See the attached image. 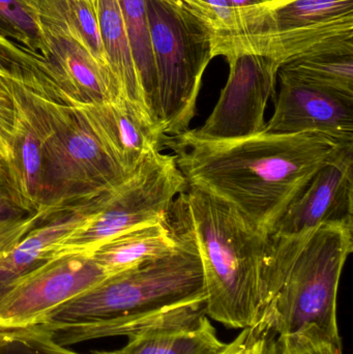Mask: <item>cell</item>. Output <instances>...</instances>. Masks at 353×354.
Masks as SVG:
<instances>
[{
    "label": "cell",
    "mask_w": 353,
    "mask_h": 354,
    "mask_svg": "<svg viewBox=\"0 0 353 354\" xmlns=\"http://www.w3.org/2000/svg\"><path fill=\"white\" fill-rule=\"evenodd\" d=\"M344 143L325 135L261 132L230 141H204L188 131L168 137L165 147L189 187L236 208L253 226L271 234L289 204Z\"/></svg>",
    "instance_id": "obj_1"
},
{
    "label": "cell",
    "mask_w": 353,
    "mask_h": 354,
    "mask_svg": "<svg viewBox=\"0 0 353 354\" xmlns=\"http://www.w3.org/2000/svg\"><path fill=\"white\" fill-rule=\"evenodd\" d=\"M157 259L115 276L66 301L39 326L75 324V342L132 337L151 328L184 324L201 313L204 279L196 249L188 241Z\"/></svg>",
    "instance_id": "obj_2"
},
{
    "label": "cell",
    "mask_w": 353,
    "mask_h": 354,
    "mask_svg": "<svg viewBox=\"0 0 353 354\" xmlns=\"http://www.w3.org/2000/svg\"><path fill=\"white\" fill-rule=\"evenodd\" d=\"M174 239L196 249L207 317L227 328L254 326L263 313V270L269 235L236 208L196 187L174 200L165 218Z\"/></svg>",
    "instance_id": "obj_3"
},
{
    "label": "cell",
    "mask_w": 353,
    "mask_h": 354,
    "mask_svg": "<svg viewBox=\"0 0 353 354\" xmlns=\"http://www.w3.org/2000/svg\"><path fill=\"white\" fill-rule=\"evenodd\" d=\"M353 251V227L325 224L302 234L269 235L263 270L267 336L310 337L342 349L340 279Z\"/></svg>",
    "instance_id": "obj_4"
},
{
    "label": "cell",
    "mask_w": 353,
    "mask_h": 354,
    "mask_svg": "<svg viewBox=\"0 0 353 354\" xmlns=\"http://www.w3.org/2000/svg\"><path fill=\"white\" fill-rule=\"evenodd\" d=\"M48 120L43 149L39 208L49 216L87 208L102 194L126 180V174L108 153L78 108L52 87L41 89Z\"/></svg>",
    "instance_id": "obj_5"
},
{
    "label": "cell",
    "mask_w": 353,
    "mask_h": 354,
    "mask_svg": "<svg viewBox=\"0 0 353 354\" xmlns=\"http://www.w3.org/2000/svg\"><path fill=\"white\" fill-rule=\"evenodd\" d=\"M164 134L190 130L203 75L213 59L211 35L202 22L160 0H146Z\"/></svg>",
    "instance_id": "obj_6"
},
{
    "label": "cell",
    "mask_w": 353,
    "mask_h": 354,
    "mask_svg": "<svg viewBox=\"0 0 353 354\" xmlns=\"http://www.w3.org/2000/svg\"><path fill=\"white\" fill-rule=\"evenodd\" d=\"M187 187L174 155L151 153L126 180L97 198L85 220L50 249L51 258L89 255L118 235L165 222L174 200Z\"/></svg>",
    "instance_id": "obj_7"
},
{
    "label": "cell",
    "mask_w": 353,
    "mask_h": 354,
    "mask_svg": "<svg viewBox=\"0 0 353 354\" xmlns=\"http://www.w3.org/2000/svg\"><path fill=\"white\" fill-rule=\"evenodd\" d=\"M86 254L57 256L12 283L0 299V328L39 326L66 301L107 279Z\"/></svg>",
    "instance_id": "obj_8"
},
{
    "label": "cell",
    "mask_w": 353,
    "mask_h": 354,
    "mask_svg": "<svg viewBox=\"0 0 353 354\" xmlns=\"http://www.w3.org/2000/svg\"><path fill=\"white\" fill-rule=\"evenodd\" d=\"M230 72L217 105L202 127L188 130L204 141H230L259 134L265 129L269 99L276 97L281 66L255 54L228 58Z\"/></svg>",
    "instance_id": "obj_9"
},
{
    "label": "cell",
    "mask_w": 353,
    "mask_h": 354,
    "mask_svg": "<svg viewBox=\"0 0 353 354\" xmlns=\"http://www.w3.org/2000/svg\"><path fill=\"white\" fill-rule=\"evenodd\" d=\"M325 224L353 227V145L323 166L274 226L273 234H302Z\"/></svg>",
    "instance_id": "obj_10"
},
{
    "label": "cell",
    "mask_w": 353,
    "mask_h": 354,
    "mask_svg": "<svg viewBox=\"0 0 353 354\" xmlns=\"http://www.w3.org/2000/svg\"><path fill=\"white\" fill-rule=\"evenodd\" d=\"M213 57L255 54L280 66L314 55H353V17L285 30L260 31L211 39Z\"/></svg>",
    "instance_id": "obj_11"
},
{
    "label": "cell",
    "mask_w": 353,
    "mask_h": 354,
    "mask_svg": "<svg viewBox=\"0 0 353 354\" xmlns=\"http://www.w3.org/2000/svg\"><path fill=\"white\" fill-rule=\"evenodd\" d=\"M39 14L52 62L66 81L68 93L66 101L105 102L126 99L113 73L93 55L62 18L52 0H39Z\"/></svg>",
    "instance_id": "obj_12"
},
{
    "label": "cell",
    "mask_w": 353,
    "mask_h": 354,
    "mask_svg": "<svg viewBox=\"0 0 353 354\" xmlns=\"http://www.w3.org/2000/svg\"><path fill=\"white\" fill-rule=\"evenodd\" d=\"M280 80L275 112L263 132L271 135L316 133L338 142L353 145V99Z\"/></svg>",
    "instance_id": "obj_13"
},
{
    "label": "cell",
    "mask_w": 353,
    "mask_h": 354,
    "mask_svg": "<svg viewBox=\"0 0 353 354\" xmlns=\"http://www.w3.org/2000/svg\"><path fill=\"white\" fill-rule=\"evenodd\" d=\"M114 161L132 174L155 151L165 147L163 130L126 99L105 102L70 101Z\"/></svg>",
    "instance_id": "obj_14"
},
{
    "label": "cell",
    "mask_w": 353,
    "mask_h": 354,
    "mask_svg": "<svg viewBox=\"0 0 353 354\" xmlns=\"http://www.w3.org/2000/svg\"><path fill=\"white\" fill-rule=\"evenodd\" d=\"M51 86L43 81L24 82L12 78L16 124L12 179L29 212L39 208L43 149L48 136V120L41 89Z\"/></svg>",
    "instance_id": "obj_15"
},
{
    "label": "cell",
    "mask_w": 353,
    "mask_h": 354,
    "mask_svg": "<svg viewBox=\"0 0 353 354\" xmlns=\"http://www.w3.org/2000/svg\"><path fill=\"white\" fill-rule=\"evenodd\" d=\"M90 212L85 208L60 212L35 226L18 243L0 247V299L12 283L51 259L50 249Z\"/></svg>",
    "instance_id": "obj_16"
},
{
    "label": "cell",
    "mask_w": 353,
    "mask_h": 354,
    "mask_svg": "<svg viewBox=\"0 0 353 354\" xmlns=\"http://www.w3.org/2000/svg\"><path fill=\"white\" fill-rule=\"evenodd\" d=\"M97 14L106 57L122 95L161 128L145 97L120 2L118 0H97Z\"/></svg>",
    "instance_id": "obj_17"
},
{
    "label": "cell",
    "mask_w": 353,
    "mask_h": 354,
    "mask_svg": "<svg viewBox=\"0 0 353 354\" xmlns=\"http://www.w3.org/2000/svg\"><path fill=\"white\" fill-rule=\"evenodd\" d=\"M176 247L165 222L155 223L118 235L89 255L107 277H112L166 255Z\"/></svg>",
    "instance_id": "obj_18"
},
{
    "label": "cell",
    "mask_w": 353,
    "mask_h": 354,
    "mask_svg": "<svg viewBox=\"0 0 353 354\" xmlns=\"http://www.w3.org/2000/svg\"><path fill=\"white\" fill-rule=\"evenodd\" d=\"M228 344L216 334L209 317L190 324H171L128 337L113 354H221Z\"/></svg>",
    "instance_id": "obj_19"
},
{
    "label": "cell",
    "mask_w": 353,
    "mask_h": 354,
    "mask_svg": "<svg viewBox=\"0 0 353 354\" xmlns=\"http://www.w3.org/2000/svg\"><path fill=\"white\" fill-rule=\"evenodd\" d=\"M278 78L353 99V55H314L283 64Z\"/></svg>",
    "instance_id": "obj_20"
},
{
    "label": "cell",
    "mask_w": 353,
    "mask_h": 354,
    "mask_svg": "<svg viewBox=\"0 0 353 354\" xmlns=\"http://www.w3.org/2000/svg\"><path fill=\"white\" fill-rule=\"evenodd\" d=\"M350 17H353V0H285L271 2L265 20L258 28L249 33L300 28Z\"/></svg>",
    "instance_id": "obj_21"
},
{
    "label": "cell",
    "mask_w": 353,
    "mask_h": 354,
    "mask_svg": "<svg viewBox=\"0 0 353 354\" xmlns=\"http://www.w3.org/2000/svg\"><path fill=\"white\" fill-rule=\"evenodd\" d=\"M118 2L147 104L161 126L158 111L157 77L153 41L147 18L146 0H118Z\"/></svg>",
    "instance_id": "obj_22"
},
{
    "label": "cell",
    "mask_w": 353,
    "mask_h": 354,
    "mask_svg": "<svg viewBox=\"0 0 353 354\" xmlns=\"http://www.w3.org/2000/svg\"><path fill=\"white\" fill-rule=\"evenodd\" d=\"M0 18L20 37L23 45L52 62L41 27L39 0H0Z\"/></svg>",
    "instance_id": "obj_23"
},
{
    "label": "cell",
    "mask_w": 353,
    "mask_h": 354,
    "mask_svg": "<svg viewBox=\"0 0 353 354\" xmlns=\"http://www.w3.org/2000/svg\"><path fill=\"white\" fill-rule=\"evenodd\" d=\"M0 75L15 77L21 80L41 77L56 81L58 71L41 54L0 35Z\"/></svg>",
    "instance_id": "obj_24"
},
{
    "label": "cell",
    "mask_w": 353,
    "mask_h": 354,
    "mask_svg": "<svg viewBox=\"0 0 353 354\" xmlns=\"http://www.w3.org/2000/svg\"><path fill=\"white\" fill-rule=\"evenodd\" d=\"M68 26L80 37L93 55L110 68L106 57L97 6L85 0H52Z\"/></svg>",
    "instance_id": "obj_25"
},
{
    "label": "cell",
    "mask_w": 353,
    "mask_h": 354,
    "mask_svg": "<svg viewBox=\"0 0 353 354\" xmlns=\"http://www.w3.org/2000/svg\"><path fill=\"white\" fill-rule=\"evenodd\" d=\"M0 354H83L57 344L51 334L39 326L0 328ZM90 354H113L95 351Z\"/></svg>",
    "instance_id": "obj_26"
},
{
    "label": "cell",
    "mask_w": 353,
    "mask_h": 354,
    "mask_svg": "<svg viewBox=\"0 0 353 354\" xmlns=\"http://www.w3.org/2000/svg\"><path fill=\"white\" fill-rule=\"evenodd\" d=\"M12 76L0 75V160L10 168L12 176L14 165L15 109Z\"/></svg>",
    "instance_id": "obj_27"
},
{
    "label": "cell",
    "mask_w": 353,
    "mask_h": 354,
    "mask_svg": "<svg viewBox=\"0 0 353 354\" xmlns=\"http://www.w3.org/2000/svg\"><path fill=\"white\" fill-rule=\"evenodd\" d=\"M265 354H343V351L310 337L267 335Z\"/></svg>",
    "instance_id": "obj_28"
},
{
    "label": "cell",
    "mask_w": 353,
    "mask_h": 354,
    "mask_svg": "<svg viewBox=\"0 0 353 354\" xmlns=\"http://www.w3.org/2000/svg\"><path fill=\"white\" fill-rule=\"evenodd\" d=\"M204 4L205 25L211 39L229 37L238 31V23L227 0H202Z\"/></svg>",
    "instance_id": "obj_29"
},
{
    "label": "cell",
    "mask_w": 353,
    "mask_h": 354,
    "mask_svg": "<svg viewBox=\"0 0 353 354\" xmlns=\"http://www.w3.org/2000/svg\"><path fill=\"white\" fill-rule=\"evenodd\" d=\"M46 208L41 207L32 214H22L0 220V247L18 243L29 231L48 218Z\"/></svg>",
    "instance_id": "obj_30"
},
{
    "label": "cell",
    "mask_w": 353,
    "mask_h": 354,
    "mask_svg": "<svg viewBox=\"0 0 353 354\" xmlns=\"http://www.w3.org/2000/svg\"><path fill=\"white\" fill-rule=\"evenodd\" d=\"M227 1L233 10L238 23V31L232 35L252 32L255 29L258 28L259 25L265 20L271 3L269 0H227Z\"/></svg>",
    "instance_id": "obj_31"
},
{
    "label": "cell",
    "mask_w": 353,
    "mask_h": 354,
    "mask_svg": "<svg viewBox=\"0 0 353 354\" xmlns=\"http://www.w3.org/2000/svg\"><path fill=\"white\" fill-rule=\"evenodd\" d=\"M267 332L259 322L244 328L221 354H265Z\"/></svg>",
    "instance_id": "obj_32"
},
{
    "label": "cell",
    "mask_w": 353,
    "mask_h": 354,
    "mask_svg": "<svg viewBox=\"0 0 353 354\" xmlns=\"http://www.w3.org/2000/svg\"><path fill=\"white\" fill-rule=\"evenodd\" d=\"M0 201L15 206L25 214H31L29 212L22 196L20 195L12 183L10 168L1 160H0Z\"/></svg>",
    "instance_id": "obj_33"
},
{
    "label": "cell",
    "mask_w": 353,
    "mask_h": 354,
    "mask_svg": "<svg viewBox=\"0 0 353 354\" xmlns=\"http://www.w3.org/2000/svg\"><path fill=\"white\" fill-rule=\"evenodd\" d=\"M25 214L21 212L18 208L10 204L6 203V202L0 201V220L3 218H12V216H19V214Z\"/></svg>",
    "instance_id": "obj_34"
},
{
    "label": "cell",
    "mask_w": 353,
    "mask_h": 354,
    "mask_svg": "<svg viewBox=\"0 0 353 354\" xmlns=\"http://www.w3.org/2000/svg\"><path fill=\"white\" fill-rule=\"evenodd\" d=\"M0 35L12 39V41H17V43L22 44L20 37L1 18H0Z\"/></svg>",
    "instance_id": "obj_35"
},
{
    "label": "cell",
    "mask_w": 353,
    "mask_h": 354,
    "mask_svg": "<svg viewBox=\"0 0 353 354\" xmlns=\"http://www.w3.org/2000/svg\"><path fill=\"white\" fill-rule=\"evenodd\" d=\"M160 1L165 2V3L170 4L178 10H184L186 12V1L187 0H160Z\"/></svg>",
    "instance_id": "obj_36"
},
{
    "label": "cell",
    "mask_w": 353,
    "mask_h": 354,
    "mask_svg": "<svg viewBox=\"0 0 353 354\" xmlns=\"http://www.w3.org/2000/svg\"><path fill=\"white\" fill-rule=\"evenodd\" d=\"M85 1L90 2V3L95 4L97 6V0H85Z\"/></svg>",
    "instance_id": "obj_37"
},
{
    "label": "cell",
    "mask_w": 353,
    "mask_h": 354,
    "mask_svg": "<svg viewBox=\"0 0 353 354\" xmlns=\"http://www.w3.org/2000/svg\"><path fill=\"white\" fill-rule=\"evenodd\" d=\"M285 1V0H269V2H282Z\"/></svg>",
    "instance_id": "obj_38"
}]
</instances>
